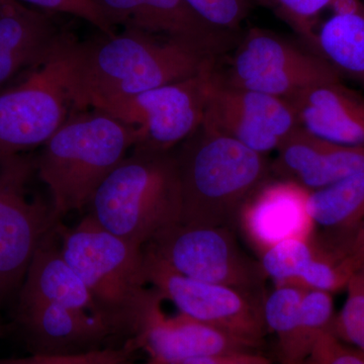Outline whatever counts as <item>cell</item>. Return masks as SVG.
<instances>
[{"instance_id": "obj_28", "label": "cell", "mask_w": 364, "mask_h": 364, "mask_svg": "<svg viewBox=\"0 0 364 364\" xmlns=\"http://www.w3.org/2000/svg\"><path fill=\"white\" fill-rule=\"evenodd\" d=\"M138 350L140 348L135 340H129L119 347H109L77 355L33 354L25 358L4 359L0 360V364H124L131 361Z\"/></svg>"}, {"instance_id": "obj_23", "label": "cell", "mask_w": 364, "mask_h": 364, "mask_svg": "<svg viewBox=\"0 0 364 364\" xmlns=\"http://www.w3.org/2000/svg\"><path fill=\"white\" fill-rule=\"evenodd\" d=\"M305 291L306 289L296 284H280L263 299L265 328L277 338L282 364H294L299 312Z\"/></svg>"}, {"instance_id": "obj_25", "label": "cell", "mask_w": 364, "mask_h": 364, "mask_svg": "<svg viewBox=\"0 0 364 364\" xmlns=\"http://www.w3.org/2000/svg\"><path fill=\"white\" fill-rule=\"evenodd\" d=\"M315 255L313 238L289 239L275 244L260 254L258 261L267 279L277 284H296L299 275Z\"/></svg>"}, {"instance_id": "obj_12", "label": "cell", "mask_w": 364, "mask_h": 364, "mask_svg": "<svg viewBox=\"0 0 364 364\" xmlns=\"http://www.w3.org/2000/svg\"><path fill=\"white\" fill-rule=\"evenodd\" d=\"M202 124L265 156L299 126L289 100L224 85L217 68Z\"/></svg>"}, {"instance_id": "obj_33", "label": "cell", "mask_w": 364, "mask_h": 364, "mask_svg": "<svg viewBox=\"0 0 364 364\" xmlns=\"http://www.w3.org/2000/svg\"><path fill=\"white\" fill-rule=\"evenodd\" d=\"M339 249L355 265L356 269L364 264V222L345 239Z\"/></svg>"}, {"instance_id": "obj_7", "label": "cell", "mask_w": 364, "mask_h": 364, "mask_svg": "<svg viewBox=\"0 0 364 364\" xmlns=\"http://www.w3.org/2000/svg\"><path fill=\"white\" fill-rule=\"evenodd\" d=\"M143 250L183 277L264 299L267 277L259 262L244 252L231 228L177 223L153 237Z\"/></svg>"}, {"instance_id": "obj_11", "label": "cell", "mask_w": 364, "mask_h": 364, "mask_svg": "<svg viewBox=\"0 0 364 364\" xmlns=\"http://www.w3.org/2000/svg\"><path fill=\"white\" fill-rule=\"evenodd\" d=\"M144 259L148 284L179 314L214 326L252 349L263 343L267 334L263 301L234 287L183 277L145 252Z\"/></svg>"}, {"instance_id": "obj_29", "label": "cell", "mask_w": 364, "mask_h": 364, "mask_svg": "<svg viewBox=\"0 0 364 364\" xmlns=\"http://www.w3.org/2000/svg\"><path fill=\"white\" fill-rule=\"evenodd\" d=\"M200 18L210 25L241 32V25L250 13L253 0H186Z\"/></svg>"}, {"instance_id": "obj_4", "label": "cell", "mask_w": 364, "mask_h": 364, "mask_svg": "<svg viewBox=\"0 0 364 364\" xmlns=\"http://www.w3.org/2000/svg\"><path fill=\"white\" fill-rule=\"evenodd\" d=\"M138 142V130L100 109L72 112L42 146L37 177L59 218L90 207L95 191Z\"/></svg>"}, {"instance_id": "obj_26", "label": "cell", "mask_w": 364, "mask_h": 364, "mask_svg": "<svg viewBox=\"0 0 364 364\" xmlns=\"http://www.w3.org/2000/svg\"><path fill=\"white\" fill-rule=\"evenodd\" d=\"M343 308L335 316L331 333L349 346L364 351V264L352 274Z\"/></svg>"}, {"instance_id": "obj_36", "label": "cell", "mask_w": 364, "mask_h": 364, "mask_svg": "<svg viewBox=\"0 0 364 364\" xmlns=\"http://www.w3.org/2000/svg\"><path fill=\"white\" fill-rule=\"evenodd\" d=\"M0 334H1V326H0Z\"/></svg>"}, {"instance_id": "obj_16", "label": "cell", "mask_w": 364, "mask_h": 364, "mask_svg": "<svg viewBox=\"0 0 364 364\" xmlns=\"http://www.w3.org/2000/svg\"><path fill=\"white\" fill-rule=\"evenodd\" d=\"M364 171V148L323 140L301 127L277 149L272 173L314 191Z\"/></svg>"}, {"instance_id": "obj_30", "label": "cell", "mask_w": 364, "mask_h": 364, "mask_svg": "<svg viewBox=\"0 0 364 364\" xmlns=\"http://www.w3.org/2000/svg\"><path fill=\"white\" fill-rule=\"evenodd\" d=\"M49 14H64L76 16L95 26L105 36L116 35V28L111 25L95 0H16Z\"/></svg>"}, {"instance_id": "obj_17", "label": "cell", "mask_w": 364, "mask_h": 364, "mask_svg": "<svg viewBox=\"0 0 364 364\" xmlns=\"http://www.w3.org/2000/svg\"><path fill=\"white\" fill-rule=\"evenodd\" d=\"M140 349L157 364H179L188 359L253 350L241 340L188 316L168 317L159 304L149 314L136 338Z\"/></svg>"}, {"instance_id": "obj_18", "label": "cell", "mask_w": 364, "mask_h": 364, "mask_svg": "<svg viewBox=\"0 0 364 364\" xmlns=\"http://www.w3.org/2000/svg\"><path fill=\"white\" fill-rule=\"evenodd\" d=\"M66 32L49 13L16 0L0 6V90L45 63Z\"/></svg>"}, {"instance_id": "obj_22", "label": "cell", "mask_w": 364, "mask_h": 364, "mask_svg": "<svg viewBox=\"0 0 364 364\" xmlns=\"http://www.w3.org/2000/svg\"><path fill=\"white\" fill-rule=\"evenodd\" d=\"M308 208L315 228L323 230L322 235L315 236L339 247L364 222V171L310 191Z\"/></svg>"}, {"instance_id": "obj_34", "label": "cell", "mask_w": 364, "mask_h": 364, "mask_svg": "<svg viewBox=\"0 0 364 364\" xmlns=\"http://www.w3.org/2000/svg\"><path fill=\"white\" fill-rule=\"evenodd\" d=\"M11 1H14V0H0V6H4V4H9Z\"/></svg>"}, {"instance_id": "obj_27", "label": "cell", "mask_w": 364, "mask_h": 364, "mask_svg": "<svg viewBox=\"0 0 364 364\" xmlns=\"http://www.w3.org/2000/svg\"><path fill=\"white\" fill-rule=\"evenodd\" d=\"M338 0H253V2L272 9L286 21L299 41L309 48L312 43L318 16L331 9Z\"/></svg>"}, {"instance_id": "obj_6", "label": "cell", "mask_w": 364, "mask_h": 364, "mask_svg": "<svg viewBox=\"0 0 364 364\" xmlns=\"http://www.w3.org/2000/svg\"><path fill=\"white\" fill-rule=\"evenodd\" d=\"M224 85L291 100L314 86L342 81L341 76L306 46L264 28L242 33L225 70Z\"/></svg>"}, {"instance_id": "obj_13", "label": "cell", "mask_w": 364, "mask_h": 364, "mask_svg": "<svg viewBox=\"0 0 364 364\" xmlns=\"http://www.w3.org/2000/svg\"><path fill=\"white\" fill-rule=\"evenodd\" d=\"M114 28L159 36L188 43L221 58L233 51L241 32L210 25L186 0H95Z\"/></svg>"}, {"instance_id": "obj_21", "label": "cell", "mask_w": 364, "mask_h": 364, "mask_svg": "<svg viewBox=\"0 0 364 364\" xmlns=\"http://www.w3.org/2000/svg\"><path fill=\"white\" fill-rule=\"evenodd\" d=\"M331 11L332 16L316 28L309 49L342 79L364 87V0H338Z\"/></svg>"}, {"instance_id": "obj_8", "label": "cell", "mask_w": 364, "mask_h": 364, "mask_svg": "<svg viewBox=\"0 0 364 364\" xmlns=\"http://www.w3.org/2000/svg\"><path fill=\"white\" fill-rule=\"evenodd\" d=\"M69 33L45 63L0 90V160L44 145L71 114L64 60Z\"/></svg>"}, {"instance_id": "obj_9", "label": "cell", "mask_w": 364, "mask_h": 364, "mask_svg": "<svg viewBox=\"0 0 364 364\" xmlns=\"http://www.w3.org/2000/svg\"><path fill=\"white\" fill-rule=\"evenodd\" d=\"M36 158L18 154L0 160V296L18 289L33 254L58 226L52 203L32 196Z\"/></svg>"}, {"instance_id": "obj_35", "label": "cell", "mask_w": 364, "mask_h": 364, "mask_svg": "<svg viewBox=\"0 0 364 364\" xmlns=\"http://www.w3.org/2000/svg\"><path fill=\"white\" fill-rule=\"evenodd\" d=\"M124 364H135V363H132L131 361H128V363H126ZM146 364H157V363H152V361H149V363H146Z\"/></svg>"}, {"instance_id": "obj_15", "label": "cell", "mask_w": 364, "mask_h": 364, "mask_svg": "<svg viewBox=\"0 0 364 364\" xmlns=\"http://www.w3.org/2000/svg\"><path fill=\"white\" fill-rule=\"evenodd\" d=\"M26 344L39 355H77L109 348L117 336L111 325L100 316L66 306H33L18 312Z\"/></svg>"}, {"instance_id": "obj_1", "label": "cell", "mask_w": 364, "mask_h": 364, "mask_svg": "<svg viewBox=\"0 0 364 364\" xmlns=\"http://www.w3.org/2000/svg\"><path fill=\"white\" fill-rule=\"evenodd\" d=\"M212 53L159 36L124 30L85 41L69 33L64 45L72 112L97 109L158 86L195 76L219 63Z\"/></svg>"}, {"instance_id": "obj_14", "label": "cell", "mask_w": 364, "mask_h": 364, "mask_svg": "<svg viewBox=\"0 0 364 364\" xmlns=\"http://www.w3.org/2000/svg\"><path fill=\"white\" fill-rule=\"evenodd\" d=\"M309 196L310 191L296 182L269 178L242 205L236 226L259 254L289 239L310 240L316 228L309 213Z\"/></svg>"}, {"instance_id": "obj_10", "label": "cell", "mask_w": 364, "mask_h": 364, "mask_svg": "<svg viewBox=\"0 0 364 364\" xmlns=\"http://www.w3.org/2000/svg\"><path fill=\"white\" fill-rule=\"evenodd\" d=\"M218 64L191 77L93 109L135 127L138 142L133 149L174 150L202 124Z\"/></svg>"}, {"instance_id": "obj_20", "label": "cell", "mask_w": 364, "mask_h": 364, "mask_svg": "<svg viewBox=\"0 0 364 364\" xmlns=\"http://www.w3.org/2000/svg\"><path fill=\"white\" fill-rule=\"evenodd\" d=\"M56 228L33 254L20 287L18 312L50 304L104 318L90 289L62 254L60 244L55 243Z\"/></svg>"}, {"instance_id": "obj_24", "label": "cell", "mask_w": 364, "mask_h": 364, "mask_svg": "<svg viewBox=\"0 0 364 364\" xmlns=\"http://www.w3.org/2000/svg\"><path fill=\"white\" fill-rule=\"evenodd\" d=\"M334 318L332 294L306 289L299 312L294 364H303L318 337L331 332Z\"/></svg>"}, {"instance_id": "obj_19", "label": "cell", "mask_w": 364, "mask_h": 364, "mask_svg": "<svg viewBox=\"0 0 364 364\" xmlns=\"http://www.w3.org/2000/svg\"><path fill=\"white\" fill-rule=\"evenodd\" d=\"M299 127L340 145L364 148V97L342 83L314 86L289 100Z\"/></svg>"}, {"instance_id": "obj_31", "label": "cell", "mask_w": 364, "mask_h": 364, "mask_svg": "<svg viewBox=\"0 0 364 364\" xmlns=\"http://www.w3.org/2000/svg\"><path fill=\"white\" fill-rule=\"evenodd\" d=\"M303 364H364V351L340 341L331 332L321 335Z\"/></svg>"}, {"instance_id": "obj_32", "label": "cell", "mask_w": 364, "mask_h": 364, "mask_svg": "<svg viewBox=\"0 0 364 364\" xmlns=\"http://www.w3.org/2000/svg\"><path fill=\"white\" fill-rule=\"evenodd\" d=\"M179 364H272L267 358L253 350H243L223 354V355L208 356L188 359Z\"/></svg>"}, {"instance_id": "obj_5", "label": "cell", "mask_w": 364, "mask_h": 364, "mask_svg": "<svg viewBox=\"0 0 364 364\" xmlns=\"http://www.w3.org/2000/svg\"><path fill=\"white\" fill-rule=\"evenodd\" d=\"M90 208L100 227L144 247L181 221L176 151L133 149L100 184Z\"/></svg>"}, {"instance_id": "obj_3", "label": "cell", "mask_w": 364, "mask_h": 364, "mask_svg": "<svg viewBox=\"0 0 364 364\" xmlns=\"http://www.w3.org/2000/svg\"><path fill=\"white\" fill-rule=\"evenodd\" d=\"M65 259L90 289L117 336L135 339L161 294L147 289L143 247L100 227L90 215L77 226H57Z\"/></svg>"}, {"instance_id": "obj_2", "label": "cell", "mask_w": 364, "mask_h": 364, "mask_svg": "<svg viewBox=\"0 0 364 364\" xmlns=\"http://www.w3.org/2000/svg\"><path fill=\"white\" fill-rule=\"evenodd\" d=\"M181 224L236 226L242 205L272 178L265 155L200 124L176 150Z\"/></svg>"}]
</instances>
